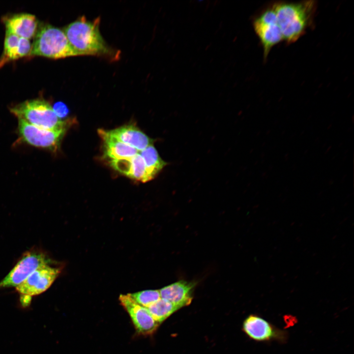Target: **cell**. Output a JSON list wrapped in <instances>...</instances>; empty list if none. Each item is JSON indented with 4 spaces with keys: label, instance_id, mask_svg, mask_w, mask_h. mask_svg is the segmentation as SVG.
<instances>
[{
    "label": "cell",
    "instance_id": "cell-1",
    "mask_svg": "<svg viewBox=\"0 0 354 354\" xmlns=\"http://www.w3.org/2000/svg\"><path fill=\"white\" fill-rule=\"evenodd\" d=\"M283 40L295 42L313 24L317 3L315 0L297 2H277L272 5Z\"/></svg>",
    "mask_w": 354,
    "mask_h": 354
},
{
    "label": "cell",
    "instance_id": "cell-2",
    "mask_svg": "<svg viewBox=\"0 0 354 354\" xmlns=\"http://www.w3.org/2000/svg\"><path fill=\"white\" fill-rule=\"evenodd\" d=\"M100 18L93 21L81 16L67 25L63 31L77 56L98 55L108 49L100 31Z\"/></svg>",
    "mask_w": 354,
    "mask_h": 354
},
{
    "label": "cell",
    "instance_id": "cell-3",
    "mask_svg": "<svg viewBox=\"0 0 354 354\" xmlns=\"http://www.w3.org/2000/svg\"><path fill=\"white\" fill-rule=\"evenodd\" d=\"M32 44L30 56L58 59L76 56L64 31L50 24L38 27Z\"/></svg>",
    "mask_w": 354,
    "mask_h": 354
},
{
    "label": "cell",
    "instance_id": "cell-4",
    "mask_svg": "<svg viewBox=\"0 0 354 354\" xmlns=\"http://www.w3.org/2000/svg\"><path fill=\"white\" fill-rule=\"evenodd\" d=\"M10 112L36 127L51 130L66 129V123L59 118L53 107L41 98L27 100L11 107Z\"/></svg>",
    "mask_w": 354,
    "mask_h": 354
},
{
    "label": "cell",
    "instance_id": "cell-5",
    "mask_svg": "<svg viewBox=\"0 0 354 354\" xmlns=\"http://www.w3.org/2000/svg\"><path fill=\"white\" fill-rule=\"evenodd\" d=\"M51 263L52 260L43 251L31 249L23 254L8 274L0 281V289L16 287L37 269Z\"/></svg>",
    "mask_w": 354,
    "mask_h": 354
},
{
    "label": "cell",
    "instance_id": "cell-6",
    "mask_svg": "<svg viewBox=\"0 0 354 354\" xmlns=\"http://www.w3.org/2000/svg\"><path fill=\"white\" fill-rule=\"evenodd\" d=\"M253 27L262 44L266 60L272 48L283 40L272 6L264 10L254 20Z\"/></svg>",
    "mask_w": 354,
    "mask_h": 354
},
{
    "label": "cell",
    "instance_id": "cell-7",
    "mask_svg": "<svg viewBox=\"0 0 354 354\" xmlns=\"http://www.w3.org/2000/svg\"><path fill=\"white\" fill-rule=\"evenodd\" d=\"M18 133L21 140L32 146L52 151L58 148L66 129L51 130L34 126L18 118Z\"/></svg>",
    "mask_w": 354,
    "mask_h": 354
},
{
    "label": "cell",
    "instance_id": "cell-8",
    "mask_svg": "<svg viewBox=\"0 0 354 354\" xmlns=\"http://www.w3.org/2000/svg\"><path fill=\"white\" fill-rule=\"evenodd\" d=\"M60 269L50 265L42 266L29 275L16 287L22 295L24 305L30 303L29 298L39 295L46 291L53 284L60 272Z\"/></svg>",
    "mask_w": 354,
    "mask_h": 354
},
{
    "label": "cell",
    "instance_id": "cell-9",
    "mask_svg": "<svg viewBox=\"0 0 354 354\" xmlns=\"http://www.w3.org/2000/svg\"><path fill=\"white\" fill-rule=\"evenodd\" d=\"M119 299L139 334L148 335L156 330L160 324L153 318L147 308L138 304L129 294L121 295Z\"/></svg>",
    "mask_w": 354,
    "mask_h": 354
},
{
    "label": "cell",
    "instance_id": "cell-10",
    "mask_svg": "<svg viewBox=\"0 0 354 354\" xmlns=\"http://www.w3.org/2000/svg\"><path fill=\"white\" fill-rule=\"evenodd\" d=\"M2 20L6 32L30 40L35 36L39 26L36 16L29 13L15 14Z\"/></svg>",
    "mask_w": 354,
    "mask_h": 354
},
{
    "label": "cell",
    "instance_id": "cell-11",
    "mask_svg": "<svg viewBox=\"0 0 354 354\" xmlns=\"http://www.w3.org/2000/svg\"><path fill=\"white\" fill-rule=\"evenodd\" d=\"M111 137L139 151L153 144V139L148 137L136 126L126 125L106 131Z\"/></svg>",
    "mask_w": 354,
    "mask_h": 354
},
{
    "label": "cell",
    "instance_id": "cell-12",
    "mask_svg": "<svg viewBox=\"0 0 354 354\" xmlns=\"http://www.w3.org/2000/svg\"><path fill=\"white\" fill-rule=\"evenodd\" d=\"M194 287L193 283L181 280L163 288L159 292L161 298L180 308L191 303Z\"/></svg>",
    "mask_w": 354,
    "mask_h": 354
},
{
    "label": "cell",
    "instance_id": "cell-13",
    "mask_svg": "<svg viewBox=\"0 0 354 354\" xmlns=\"http://www.w3.org/2000/svg\"><path fill=\"white\" fill-rule=\"evenodd\" d=\"M109 162L115 170L130 178L143 182L149 181L145 162L139 153L131 158Z\"/></svg>",
    "mask_w": 354,
    "mask_h": 354
},
{
    "label": "cell",
    "instance_id": "cell-14",
    "mask_svg": "<svg viewBox=\"0 0 354 354\" xmlns=\"http://www.w3.org/2000/svg\"><path fill=\"white\" fill-rule=\"evenodd\" d=\"M98 132L103 142L104 156L109 161L131 158L139 153L136 149L108 135L106 130L99 129Z\"/></svg>",
    "mask_w": 354,
    "mask_h": 354
},
{
    "label": "cell",
    "instance_id": "cell-15",
    "mask_svg": "<svg viewBox=\"0 0 354 354\" xmlns=\"http://www.w3.org/2000/svg\"><path fill=\"white\" fill-rule=\"evenodd\" d=\"M243 330L252 339L267 341L275 335L271 325L265 319L256 315H250L244 321Z\"/></svg>",
    "mask_w": 354,
    "mask_h": 354
},
{
    "label": "cell",
    "instance_id": "cell-16",
    "mask_svg": "<svg viewBox=\"0 0 354 354\" xmlns=\"http://www.w3.org/2000/svg\"><path fill=\"white\" fill-rule=\"evenodd\" d=\"M142 157L147 169L149 181L153 179L168 163L162 159L153 145L139 151Z\"/></svg>",
    "mask_w": 354,
    "mask_h": 354
},
{
    "label": "cell",
    "instance_id": "cell-17",
    "mask_svg": "<svg viewBox=\"0 0 354 354\" xmlns=\"http://www.w3.org/2000/svg\"><path fill=\"white\" fill-rule=\"evenodd\" d=\"M147 308L153 318L159 324L179 309L170 301L161 298Z\"/></svg>",
    "mask_w": 354,
    "mask_h": 354
},
{
    "label": "cell",
    "instance_id": "cell-18",
    "mask_svg": "<svg viewBox=\"0 0 354 354\" xmlns=\"http://www.w3.org/2000/svg\"><path fill=\"white\" fill-rule=\"evenodd\" d=\"M20 37L15 34L6 32L3 53L0 57V68L10 61L18 58V44Z\"/></svg>",
    "mask_w": 354,
    "mask_h": 354
},
{
    "label": "cell",
    "instance_id": "cell-19",
    "mask_svg": "<svg viewBox=\"0 0 354 354\" xmlns=\"http://www.w3.org/2000/svg\"><path fill=\"white\" fill-rule=\"evenodd\" d=\"M129 294L136 302L146 308L161 298L158 290H146Z\"/></svg>",
    "mask_w": 354,
    "mask_h": 354
},
{
    "label": "cell",
    "instance_id": "cell-20",
    "mask_svg": "<svg viewBox=\"0 0 354 354\" xmlns=\"http://www.w3.org/2000/svg\"><path fill=\"white\" fill-rule=\"evenodd\" d=\"M32 44L30 39L20 37L18 44V58H21L30 56Z\"/></svg>",
    "mask_w": 354,
    "mask_h": 354
},
{
    "label": "cell",
    "instance_id": "cell-21",
    "mask_svg": "<svg viewBox=\"0 0 354 354\" xmlns=\"http://www.w3.org/2000/svg\"><path fill=\"white\" fill-rule=\"evenodd\" d=\"M53 109L57 116L60 118L65 117L69 111L66 105L61 102L55 103Z\"/></svg>",
    "mask_w": 354,
    "mask_h": 354
}]
</instances>
